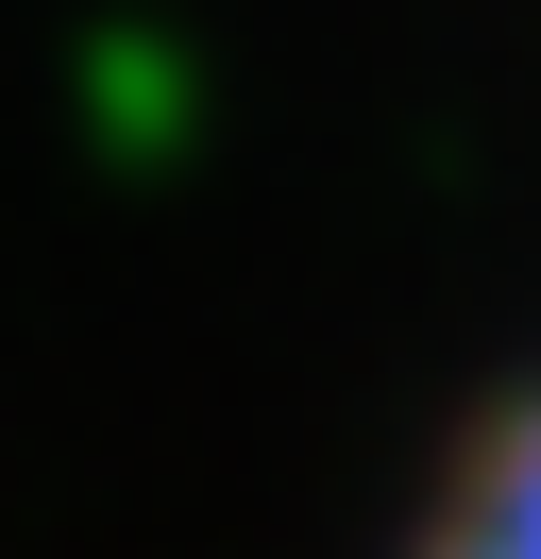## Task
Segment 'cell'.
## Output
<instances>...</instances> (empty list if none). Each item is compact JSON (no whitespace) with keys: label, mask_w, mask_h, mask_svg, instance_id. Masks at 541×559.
Wrapping results in <instances>:
<instances>
[{"label":"cell","mask_w":541,"mask_h":559,"mask_svg":"<svg viewBox=\"0 0 541 559\" xmlns=\"http://www.w3.org/2000/svg\"><path fill=\"white\" fill-rule=\"evenodd\" d=\"M406 559H541V390H525V407H491L457 457H440Z\"/></svg>","instance_id":"6da1fadb"}]
</instances>
